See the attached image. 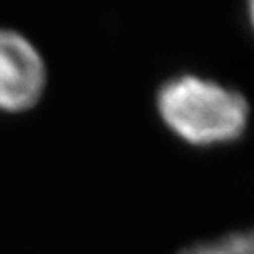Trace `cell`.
<instances>
[{
	"instance_id": "obj_4",
	"label": "cell",
	"mask_w": 254,
	"mask_h": 254,
	"mask_svg": "<svg viewBox=\"0 0 254 254\" xmlns=\"http://www.w3.org/2000/svg\"><path fill=\"white\" fill-rule=\"evenodd\" d=\"M247 18H249L251 28L254 30V0H247Z\"/></svg>"
},
{
	"instance_id": "obj_2",
	"label": "cell",
	"mask_w": 254,
	"mask_h": 254,
	"mask_svg": "<svg viewBox=\"0 0 254 254\" xmlns=\"http://www.w3.org/2000/svg\"><path fill=\"white\" fill-rule=\"evenodd\" d=\"M46 87V67L34 44L11 30H0V108L25 111Z\"/></svg>"
},
{
	"instance_id": "obj_1",
	"label": "cell",
	"mask_w": 254,
	"mask_h": 254,
	"mask_svg": "<svg viewBox=\"0 0 254 254\" xmlns=\"http://www.w3.org/2000/svg\"><path fill=\"white\" fill-rule=\"evenodd\" d=\"M155 110L175 138L203 148L237 141L251 122L242 92L199 74L166 79L155 95Z\"/></svg>"
},
{
	"instance_id": "obj_3",
	"label": "cell",
	"mask_w": 254,
	"mask_h": 254,
	"mask_svg": "<svg viewBox=\"0 0 254 254\" xmlns=\"http://www.w3.org/2000/svg\"><path fill=\"white\" fill-rule=\"evenodd\" d=\"M180 254H228V251L217 240V242H205V244L190 246L187 249H184Z\"/></svg>"
}]
</instances>
